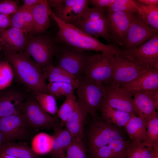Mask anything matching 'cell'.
Masks as SVG:
<instances>
[{"mask_svg":"<svg viewBox=\"0 0 158 158\" xmlns=\"http://www.w3.org/2000/svg\"><path fill=\"white\" fill-rule=\"evenodd\" d=\"M0 158H18L4 154H0Z\"/></svg>","mask_w":158,"mask_h":158,"instance_id":"46","label":"cell"},{"mask_svg":"<svg viewBox=\"0 0 158 158\" xmlns=\"http://www.w3.org/2000/svg\"><path fill=\"white\" fill-rule=\"evenodd\" d=\"M136 1L140 4L147 6L158 5V0H137Z\"/></svg>","mask_w":158,"mask_h":158,"instance_id":"44","label":"cell"},{"mask_svg":"<svg viewBox=\"0 0 158 158\" xmlns=\"http://www.w3.org/2000/svg\"><path fill=\"white\" fill-rule=\"evenodd\" d=\"M18 1L11 0L0 1V14L10 16L16 12L19 7Z\"/></svg>","mask_w":158,"mask_h":158,"instance_id":"40","label":"cell"},{"mask_svg":"<svg viewBox=\"0 0 158 158\" xmlns=\"http://www.w3.org/2000/svg\"><path fill=\"white\" fill-rule=\"evenodd\" d=\"M33 129L29 126L21 113L0 117V131L4 143L27 140Z\"/></svg>","mask_w":158,"mask_h":158,"instance_id":"11","label":"cell"},{"mask_svg":"<svg viewBox=\"0 0 158 158\" xmlns=\"http://www.w3.org/2000/svg\"><path fill=\"white\" fill-rule=\"evenodd\" d=\"M120 87L133 92L158 90V69L149 68L130 83Z\"/></svg>","mask_w":158,"mask_h":158,"instance_id":"21","label":"cell"},{"mask_svg":"<svg viewBox=\"0 0 158 158\" xmlns=\"http://www.w3.org/2000/svg\"><path fill=\"white\" fill-rule=\"evenodd\" d=\"M4 54L6 61L11 66L18 82L32 92L48 94L41 67L28 54L24 52Z\"/></svg>","mask_w":158,"mask_h":158,"instance_id":"2","label":"cell"},{"mask_svg":"<svg viewBox=\"0 0 158 158\" xmlns=\"http://www.w3.org/2000/svg\"><path fill=\"white\" fill-rule=\"evenodd\" d=\"M142 143L150 149L158 145V114L156 111L147 121L145 138Z\"/></svg>","mask_w":158,"mask_h":158,"instance_id":"31","label":"cell"},{"mask_svg":"<svg viewBox=\"0 0 158 158\" xmlns=\"http://www.w3.org/2000/svg\"><path fill=\"white\" fill-rule=\"evenodd\" d=\"M32 96L41 107L52 116L56 117L58 108L55 97L48 94L32 92Z\"/></svg>","mask_w":158,"mask_h":158,"instance_id":"32","label":"cell"},{"mask_svg":"<svg viewBox=\"0 0 158 158\" xmlns=\"http://www.w3.org/2000/svg\"><path fill=\"white\" fill-rule=\"evenodd\" d=\"M113 72L110 85L121 87L134 80L149 68L142 66L120 53L112 56Z\"/></svg>","mask_w":158,"mask_h":158,"instance_id":"9","label":"cell"},{"mask_svg":"<svg viewBox=\"0 0 158 158\" xmlns=\"http://www.w3.org/2000/svg\"><path fill=\"white\" fill-rule=\"evenodd\" d=\"M77 104L73 91L66 97L65 100L57 111L56 115L62 123L65 124L69 116L75 109Z\"/></svg>","mask_w":158,"mask_h":158,"instance_id":"33","label":"cell"},{"mask_svg":"<svg viewBox=\"0 0 158 158\" xmlns=\"http://www.w3.org/2000/svg\"><path fill=\"white\" fill-rule=\"evenodd\" d=\"M115 0H91L89 4L94 7L106 8L110 7L115 2Z\"/></svg>","mask_w":158,"mask_h":158,"instance_id":"42","label":"cell"},{"mask_svg":"<svg viewBox=\"0 0 158 158\" xmlns=\"http://www.w3.org/2000/svg\"><path fill=\"white\" fill-rule=\"evenodd\" d=\"M96 116L93 117L95 119L88 133V148L91 155L114 140L126 138L122 127L109 123L101 117L96 118Z\"/></svg>","mask_w":158,"mask_h":158,"instance_id":"3","label":"cell"},{"mask_svg":"<svg viewBox=\"0 0 158 158\" xmlns=\"http://www.w3.org/2000/svg\"><path fill=\"white\" fill-rule=\"evenodd\" d=\"M14 77L13 68L7 61H2L0 68V90L10 86Z\"/></svg>","mask_w":158,"mask_h":158,"instance_id":"38","label":"cell"},{"mask_svg":"<svg viewBox=\"0 0 158 158\" xmlns=\"http://www.w3.org/2000/svg\"><path fill=\"white\" fill-rule=\"evenodd\" d=\"M2 50V47L1 44V43L0 42V52Z\"/></svg>","mask_w":158,"mask_h":158,"instance_id":"48","label":"cell"},{"mask_svg":"<svg viewBox=\"0 0 158 158\" xmlns=\"http://www.w3.org/2000/svg\"><path fill=\"white\" fill-rule=\"evenodd\" d=\"M131 142L126 138L114 140L97 150L91 155L92 158H127Z\"/></svg>","mask_w":158,"mask_h":158,"instance_id":"20","label":"cell"},{"mask_svg":"<svg viewBox=\"0 0 158 158\" xmlns=\"http://www.w3.org/2000/svg\"><path fill=\"white\" fill-rule=\"evenodd\" d=\"M88 0H47L49 7L60 20L69 23L79 17L89 7Z\"/></svg>","mask_w":158,"mask_h":158,"instance_id":"15","label":"cell"},{"mask_svg":"<svg viewBox=\"0 0 158 158\" xmlns=\"http://www.w3.org/2000/svg\"><path fill=\"white\" fill-rule=\"evenodd\" d=\"M2 62V61H0V68L1 66Z\"/></svg>","mask_w":158,"mask_h":158,"instance_id":"49","label":"cell"},{"mask_svg":"<svg viewBox=\"0 0 158 158\" xmlns=\"http://www.w3.org/2000/svg\"><path fill=\"white\" fill-rule=\"evenodd\" d=\"M11 85L0 90V117L21 113L23 104L28 97L25 92Z\"/></svg>","mask_w":158,"mask_h":158,"instance_id":"16","label":"cell"},{"mask_svg":"<svg viewBox=\"0 0 158 158\" xmlns=\"http://www.w3.org/2000/svg\"><path fill=\"white\" fill-rule=\"evenodd\" d=\"M157 34L158 30L146 23L137 13L130 25L123 46L126 49L137 47Z\"/></svg>","mask_w":158,"mask_h":158,"instance_id":"14","label":"cell"},{"mask_svg":"<svg viewBox=\"0 0 158 158\" xmlns=\"http://www.w3.org/2000/svg\"><path fill=\"white\" fill-rule=\"evenodd\" d=\"M50 15L59 28L56 35V39L59 42L83 51H94L113 55L120 53V48L112 44H104L71 24L61 21L52 10Z\"/></svg>","mask_w":158,"mask_h":158,"instance_id":"1","label":"cell"},{"mask_svg":"<svg viewBox=\"0 0 158 158\" xmlns=\"http://www.w3.org/2000/svg\"><path fill=\"white\" fill-rule=\"evenodd\" d=\"M43 76L49 82H61L70 83L76 88L78 81L71 73L52 63L41 68Z\"/></svg>","mask_w":158,"mask_h":158,"instance_id":"24","label":"cell"},{"mask_svg":"<svg viewBox=\"0 0 158 158\" xmlns=\"http://www.w3.org/2000/svg\"><path fill=\"white\" fill-rule=\"evenodd\" d=\"M53 139V136L46 133H38L32 138L31 147L38 155L49 154L52 149Z\"/></svg>","mask_w":158,"mask_h":158,"instance_id":"30","label":"cell"},{"mask_svg":"<svg viewBox=\"0 0 158 158\" xmlns=\"http://www.w3.org/2000/svg\"><path fill=\"white\" fill-rule=\"evenodd\" d=\"M57 48L49 37L41 36L27 37L25 52H26L42 68L51 63Z\"/></svg>","mask_w":158,"mask_h":158,"instance_id":"12","label":"cell"},{"mask_svg":"<svg viewBox=\"0 0 158 158\" xmlns=\"http://www.w3.org/2000/svg\"><path fill=\"white\" fill-rule=\"evenodd\" d=\"M76 89L78 106L86 116H96L103 100L104 85L82 79L78 81Z\"/></svg>","mask_w":158,"mask_h":158,"instance_id":"4","label":"cell"},{"mask_svg":"<svg viewBox=\"0 0 158 158\" xmlns=\"http://www.w3.org/2000/svg\"><path fill=\"white\" fill-rule=\"evenodd\" d=\"M120 53L142 66L158 69V34L137 47L121 49Z\"/></svg>","mask_w":158,"mask_h":158,"instance_id":"6","label":"cell"},{"mask_svg":"<svg viewBox=\"0 0 158 158\" xmlns=\"http://www.w3.org/2000/svg\"><path fill=\"white\" fill-rule=\"evenodd\" d=\"M104 86L102 103L114 109L139 116V111L132 98L133 92L110 84L104 85Z\"/></svg>","mask_w":158,"mask_h":158,"instance_id":"10","label":"cell"},{"mask_svg":"<svg viewBox=\"0 0 158 158\" xmlns=\"http://www.w3.org/2000/svg\"><path fill=\"white\" fill-rule=\"evenodd\" d=\"M52 149L49 153L52 158H65L66 150L73 137L66 129H54Z\"/></svg>","mask_w":158,"mask_h":158,"instance_id":"25","label":"cell"},{"mask_svg":"<svg viewBox=\"0 0 158 158\" xmlns=\"http://www.w3.org/2000/svg\"><path fill=\"white\" fill-rule=\"evenodd\" d=\"M21 113L29 126L32 129H54L59 127L56 117L44 111L33 96L27 97L24 101Z\"/></svg>","mask_w":158,"mask_h":158,"instance_id":"7","label":"cell"},{"mask_svg":"<svg viewBox=\"0 0 158 158\" xmlns=\"http://www.w3.org/2000/svg\"><path fill=\"white\" fill-rule=\"evenodd\" d=\"M152 158H158V145L154 146L153 147Z\"/></svg>","mask_w":158,"mask_h":158,"instance_id":"45","label":"cell"},{"mask_svg":"<svg viewBox=\"0 0 158 158\" xmlns=\"http://www.w3.org/2000/svg\"><path fill=\"white\" fill-rule=\"evenodd\" d=\"M26 35L23 31L14 27L0 32V42L2 50L5 53L24 52L27 41Z\"/></svg>","mask_w":158,"mask_h":158,"instance_id":"18","label":"cell"},{"mask_svg":"<svg viewBox=\"0 0 158 158\" xmlns=\"http://www.w3.org/2000/svg\"><path fill=\"white\" fill-rule=\"evenodd\" d=\"M140 4L137 13L146 23L158 30V6H147Z\"/></svg>","mask_w":158,"mask_h":158,"instance_id":"34","label":"cell"},{"mask_svg":"<svg viewBox=\"0 0 158 158\" xmlns=\"http://www.w3.org/2000/svg\"><path fill=\"white\" fill-rule=\"evenodd\" d=\"M86 116L77 104L65 123L66 129L73 138L83 140L84 121Z\"/></svg>","mask_w":158,"mask_h":158,"instance_id":"27","label":"cell"},{"mask_svg":"<svg viewBox=\"0 0 158 158\" xmlns=\"http://www.w3.org/2000/svg\"><path fill=\"white\" fill-rule=\"evenodd\" d=\"M101 118L107 121L117 127L125 126L131 117L133 116L128 113L111 107L102 103L99 108Z\"/></svg>","mask_w":158,"mask_h":158,"instance_id":"28","label":"cell"},{"mask_svg":"<svg viewBox=\"0 0 158 158\" xmlns=\"http://www.w3.org/2000/svg\"><path fill=\"white\" fill-rule=\"evenodd\" d=\"M11 27L10 16L0 14V32Z\"/></svg>","mask_w":158,"mask_h":158,"instance_id":"41","label":"cell"},{"mask_svg":"<svg viewBox=\"0 0 158 158\" xmlns=\"http://www.w3.org/2000/svg\"><path fill=\"white\" fill-rule=\"evenodd\" d=\"M30 10L33 22L32 32H43L49 27V16L51 11L47 0H43Z\"/></svg>","mask_w":158,"mask_h":158,"instance_id":"22","label":"cell"},{"mask_svg":"<svg viewBox=\"0 0 158 158\" xmlns=\"http://www.w3.org/2000/svg\"><path fill=\"white\" fill-rule=\"evenodd\" d=\"M153 149L144 146L141 142L136 145L131 142L127 158H152Z\"/></svg>","mask_w":158,"mask_h":158,"instance_id":"39","label":"cell"},{"mask_svg":"<svg viewBox=\"0 0 158 158\" xmlns=\"http://www.w3.org/2000/svg\"><path fill=\"white\" fill-rule=\"evenodd\" d=\"M0 153L18 158H40L26 143L22 142H10L4 143L0 147Z\"/></svg>","mask_w":158,"mask_h":158,"instance_id":"26","label":"cell"},{"mask_svg":"<svg viewBox=\"0 0 158 158\" xmlns=\"http://www.w3.org/2000/svg\"><path fill=\"white\" fill-rule=\"evenodd\" d=\"M147 122L143 117L132 116L125 126V130L131 142L141 143L145 139Z\"/></svg>","mask_w":158,"mask_h":158,"instance_id":"23","label":"cell"},{"mask_svg":"<svg viewBox=\"0 0 158 158\" xmlns=\"http://www.w3.org/2000/svg\"><path fill=\"white\" fill-rule=\"evenodd\" d=\"M10 16L11 27L21 30L26 35L32 32L33 22L30 10L18 8L17 11Z\"/></svg>","mask_w":158,"mask_h":158,"instance_id":"29","label":"cell"},{"mask_svg":"<svg viewBox=\"0 0 158 158\" xmlns=\"http://www.w3.org/2000/svg\"><path fill=\"white\" fill-rule=\"evenodd\" d=\"M112 55L104 53L89 55L82 79L105 85L110 84L113 72Z\"/></svg>","mask_w":158,"mask_h":158,"instance_id":"5","label":"cell"},{"mask_svg":"<svg viewBox=\"0 0 158 158\" xmlns=\"http://www.w3.org/2000/svg\"></svg>","mask_w":158,"mask_h":158,"instance_id":"50","label":"cell"},{"mask_svg":"<svg viewBox=\"0 0 158 158\" xmlns=\"http://www.w3.org/2000/svg\"><path fill=\"white\" fill-rule=\"evenodd\" d=\"M48 94L55 97L61 96L66 97L73 90L72 85L66 82H49L47 84Z\"/></svg>","mask_w":158,"mask_h":158,"instance_id":"37","label":"cell"},{"mask_svg":"<svg viewBox=\"0 0 158 158\" xmlns=\"http://www.w3.org/2000/svg\"><path fill=\"white\" fill-rule=\"evenodd\" d=\"M63 44L65 46L61 49H56L55 54L56 55V66L71 73L78 81L82 79L85 66L89 55L85 51Z\"/></svg>","mask_w":158,"mask_h":158,"instance_id":"8","label":"cell"},{"mask_svg":"<svg viewBox=\"0 0 158 158\" xmlns=\"http://www.w3.org/2000/svg\"><path fill=\"white\" fill-rule=\"evenodd\" d=\"M68 23L95 37H101L107 41H112L106 16L97 20H88L79 16Z\"/></svg>","mask_w":158,"mask_h":158,"instance_id":"17","label":"cell"},{"mask_svg":"<svg viewBox=\"0 0 158 158\" xmlns=\"http://www.w3.org/2000/svg\"><path fill=\"white\" fill-rule=\"evenodd\" d=\"M43 0H24L23 4L19 8L23 10H30L37 4L41 3Z\"/></svg>","mask_w":158,"mask_h":158,"instance_id":"43","label":"cell"},{"mask_svg":"<svg viewBox=\"0 0 158 158\" xmlns=\"http://www.w3.org/2000/svg\"><path fill=\"white\" fill-rule=\"evenodd\" d=\"M65 158H87L83 140L73 138L66 150Z\"/></svg>","mask_w":158,"mask_h":158,"instance_id":"36","label":"cell"},{"mask_svg":"<svg viewBox=\"0 0 158 158\" xmlns=\"http://www.w3.org/2000/svg\"><path fill=\"white\" fill-rule=\"evenodd\" d=\"M136 15L126 12H106L109 30L112 41L123 46L130 25Z\"/></svg>","mask_w":158,"mask_h":158,"instance_id":"13","label":"cell"},{"mask_svg":"<svg viewBox=\"0 0 158 158\" xmlns=\"http://www.w3.org/2000/svg\"><path fill=\"white\" fill-rule=\"evenodd\" d=\"M140 6L136 0H115L110 7L105 9L106 12H126L136 14Z\"/></svg>","mask_w":158,"mask_h":158,"instance_id":"35","label":"cell"},{"mask_svg":"<svg viewBox=\"0 0 158 158\" xmlns=\"http://www.w3.org/2000/svg\"><path fill=\"white\" fill-rule=\"evenodd\" d=\"M4 143L2 135L0 131V147Z\"/></svg>","mask_w":158,"mask_h":158,"instance_id":"47","label":"cell"},{"mask_svg":"<svg viewBox=\"0 0 158 158\" xmlns=\"http://www.w3.org/2000/svg\"><path fill=\"white\" fill-rule=\"evenodd\" d=\"M133 100L139 112V116L144 117L147 122L158 109V90H140L133 92Z\"/></svg>","mask_w":158,"mask_h":158,"instance_id":"19","label":"cell"}]
</instances>
